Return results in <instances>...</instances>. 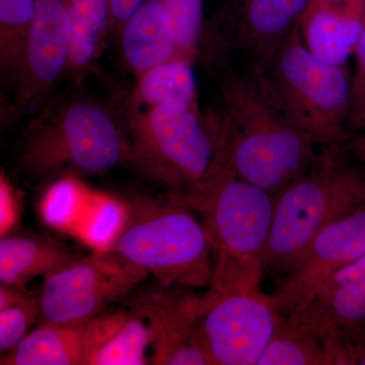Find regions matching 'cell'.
<instances>
[{
	"label": "cell",
	"mask_w": 365,
	"mask_h": 365,
	"mask_svg": "<svg viewBox=\"0 0 365 365\" xmlns=\"http://www.w3.org/2000/svg\"><path fill=\"white\" fill-rule=\"evenodd\" d=\"M220 57L216 102L201 114L215 165L277 195L311 170L319 146L281 111L255 67L234 68Z\"/></svg>",
	"instance_id": "cell-1"
},
{
	"label": "cell",
	"mask_w": 365,
	"mask_h": 365,
	"mask_svg": "<svg viewBox=\"0 0 365 365\" xmlns=\"http://www.w3.org/2000/svg\"><path fill=\"white\" fill-rule=\"evenodd\" d=\"M170 199L203 216L215 252L209 294L260 287L266 272L273 195L215 165L196 188Z\"/></svg>",
	"instance_id": "cell-2"
},
{
	"label": "cell",
	"mask_w": 365,
	"mask_h": 365,
	"mask_svg": "<svg viewBox=\"0 0 365 365\" xmlns=\"http://www.w3.org/2000/svg\"><path fill=\"white\" fill-rule=\"evenodd\" d=\"M321 148L311 170L274 196L265 266L282 278L321 230L365 206L364 165L344 143Z\"/></svg>",
	"instance_id": "cell-3"
},
{
	"label": "cell",
	"mask_w": 365,
	"mask_h": 365,
	"mask_svg": "<svg viewBox=\"0 0 365 365\" xmlns=\"http://www.w3.org/2000/svg\"><path fill=\"white\" fill-rule=\"evenodd\" d=\"M129 138L116 117L86 98L46 102L21 136V165L37 177L104 174L129 162Z\"/></svg>",
	"instance_id": "cell-4"
},
{
	"label": "cell",
	"mask_w": 365,
	"mask_h": 365,
	"mask_svg": "<svg viewBox=\"0 0 365 365\" xmlns=\"http://www.w3.org/2000/svg\"><path fill=\"white\" fill-rule=\"evenodd\" d=\"M255 68L281 111L319 148L345 143L352 135L347 69L316 58L304 43L302 24Z\"/></svg>",
	"instance_id": "cell-5"
},
{
	"label": "cell",
	"mask_w": 365,
	"mask_h": 365,
	"mask_svg": "<svg viewBox=\"0 0 365 365\" xmlns=\"http://www.w3.org/2000/svg\"><path fill=\"white\" fill-rule=\"evenodd\" d=\"M130 216L113 252L165 287L209 288L215 252L204 225L170 199L129 201Z\"/></svg>",
	"instance_id": "cell-6"
},
{
	"label": "cell",
	"mask_w": 365,
	"mask_h": 365,
	"mask_svg": "<svg viewBox=\"0 0 365 365\" xmlns=\"http://www.w3.org/2000/svg\"><path fill=\"white\" fill-rule=\"evenodd\" d=\"M127 116L129 163L170 189V195L188 193L209 176L215 165V148L201 115L165 105L129 107Z\"/></svg>",
	"instance_id": "cell-7"
},
{
	"label": "cell",
	"mask_w": 365,
	"mask_h": 365,
	"mask_svg": "<svg viewBox=\"0 0 365 365\" xmlns=\"http://www.w3.org/2000/svg\"><path fill=\"white\" fill-rule=\"evenodd\" d=\"M201 339L211 365H258L279 311L261 287L199 294Z\"/></svg>",
	"instance_id": "cell-8"
},
{
	"label": "cell",
	"mask_w": 365,
	"mask_h": 365,
	"mask_svg": "<svg viewBox=\"0 0 365 365\" xmlns=\"http://www.w3.org/2000/svg\"><path fill=\"white\" fill-rule=\"evenodd\" d=\"M148 274L115 252H93L45 277L40 319L73 323L93 318L126 297Z\"/></svg>",
	"instance_id": "cell-9"
},
{
	"label": "cell",
	"mask_w": 365,
	"mask_h": 365,
	"mask_svg": "<svg viewBox=\"0 0 365 365\" xmlns=\"http://www.w3.org/2000/svg\"><path fill=\"white\" fill-rule=\"evenodd\" d=\"M72 28L69 0H36L23 64L16 79L14 116L39 111L68 72Z\"/></svg>",
	"instance_id": "cell-10"
},
{
	"label": "cell",
	"mask_w": 365,
	"mask_h": 365,
	"mask_svg": "<svg viewBox=\"0 0 365 365\" xmlns=\"http://www.w3.org/2000/svg\"><path fill=\"white\" fill-rule=\"evenodd\" d=\"M365 255V206L319 232L271 295L281 314L309 304L324 281Z\"/></svg>",
	"instance_id": "cell-11"
},
{
	"label": "cell",
	"mask_w": 365,
	"mask_h": 365,
	"mask_svg": "<svg viewBox=\"0 0 365 365\" xmlns=\"http://www.w3.org/2000/svg\"><path fill=\"white\" fill-rule=\"evenodd\" d=\"M160 285L136 295L130 306L150 326L151 364L211 365L201 339L199 294Z\"/></svg>",
	"instance_id": "cell-12"
},
{
	"label": "cell",
	"mask_w": 365,
	"mask_h": 365,
	"mask_svg": "<svg viewBox=\"0 0 365 365\" xmlns=\"http://www.w3.org/2000/svg\"><path fill=\"white\" fill-rule=\"evenodd\" d=\"M129 314L116 309L83 322H44L14 349L4 353L0 364L88 365L91 355L111 339Z\"/></svg>",
	"instance_id": "cell-13"
},
{
	"label": "cell",
	"mask_w": 365,
	"mask_h": 365,
	"mask_svg": "<svg viewBox=\"0 0 365 365\" xmlns=\"http://www.w3.org/2000/svg\"><path fill=\"white\" fill-rule=\"evenodd\" d=\"M316 0H228L227 45L259 67L302 24Z\"/></svg>",
	"instance_id": "cell-14"
},
{
	"label": "cell",
	"mask_w": 365,
	"mask_h": 365,
	"mask_svg": "<svg viewBox=\"0 0 365 365\" xmlns=\"http://www.w3.org/2000/svg\"><path fill=\"white\" fill-rule=\"evenodd\" d=\"M364 23L365 0H316L302 21V37L316 58L346 67Z\"/></svg>",
	"instance_id": "cell-15"
},
{
	"label": "cell",
	"mask_w": 365,
	"mask_h": 365,
	"mask_svg": "<svg viewBox=\"0 0 365 365\" xmlns=\"http://www.w3.org/2000/svg\"><path fill=\"white\" fill-rule=\"evenodd\" d=\"M290 314L324 331L365 329V255L329 276L306 307Z\"/></svg>",
	"instance_id": "cell-16"
},
{
	"label": "cell",
	"mask_w": 365,
	"mask_h": 365,
	"mask_svg": "<svg viewBox=\"0 0 365 365\" xmlns=\"http://www.w3.org/2000/svg\"><path fill=\"white\" fill-rule=\"evenodd\" d=\"M120 35L125 62L136 76L179 56L176 35L163 0H143Z\"/></svg>",
	"instance_id": "cell-17"
},
{
	"label": "cell",
	"mask_w": 365,
	"mask_h": 365,
	"mask_svg": "<svg viewBox=\"0 0 365 365\" xmlns=\"http://www.w3.org/2000/svg\"><path fill=\"white\" fill-rule=\"evenodd\" d=\"M79 257L50 237L4 235L0 240V282L26 287L33 278L47 277Z\"/></svg>",
	"instance_id": "cell-18"
},
{
	"label": "cell",
	"mask_w": 365,
	"mask_h": 365,
	"mask_svg": "<svg viewBox=\"0 0 365 365\" xmlns=\"http://www.w3.org/2000/svg\"><path fill=\"white\" fill-rule=\"evenodd\" d=\"M193 64L186 57L176 56L139 74L129 107L150 109L175 105L201 115Z\"/></svg>",
	"instance_id": "cell-19"
},
{
	"label": "cell",
	"mask_w": 365,
	"mask_h": 365,
	"mask_svg": "<svg viewBox=\"0 0 365 365\" xmlns=\"http://www.w3.org/2000/svg\"><path fill=\"white\" fill-rule=\"evenodd\" d=\"M258 365H328L326 331L295 314H280Z\"/></svg>",
	"instance_id": "cell-20"
},
{
	"label": "cell",
	"mask_w": 365,
	"mask_h": 365,
	"mask_svg": "<svg viewBox=\"0 0 365 365\" xmlns=\"http://www.w3.org/2000/svg\"><path fill=\"white\" fill-rule=\"evenodd\" d=\"M130 216L128 200L95 190L72 237L93 252H113Z\"/></svg>",
	"instance_id": "cell-21"
},
{
	"label": "cell",
	"mask_w": 365,
	"mask_h": 365,
	"mask_svg": "<svg viewBox=\"0 0 365 365\" xmlns=\"http://www.w3.org/2000/svg\"><path fill=\"white\" fill-rule=\"evenodd\" d=\"M95 189L74 175H63L52 182L38 204V215L48 227L74 235L85 216Z\"/></svg>",
	"instance_id": "cell-22"
},
{
	"label": "cell",
	"mask_w": 365,
	"mask_h": 365,
	"mask_svg": "<svg viewBox=\"0 0 365 365\" xmlns=\"http://www.w3.org/2000/svg\"><path fill=\"white\" fill-rule=\"evenodd\" d=\"M74 58L91 61L102 55L111 32L109 0H69Z\"/></svg>",
	"instance_id": "cell-23"
},
{
	"label": "cell",
	"mask_w": 365,
	"mask_h": 365,
	"mask_svg": "<svg viewBox=\"0 0 365 365\" xmlns=\"http://www.w3.org/2000/svg\"><path fill=\"white\" fill-rule=\"evenodd\" d=\"M36 0H0V66L16 81L23 64Z\"/></svg>",
	"instance_id": "cell-24"
},
{
	"label": "cell",
	"mask_w": 365,
	"mask_h": 365,
	"mask_svg": "<svg viewBox=\"0 0 365 365\" xmlns=\"http://www.w3.org/2000/svg\"><path fill=\"white\" fill-rule=\"evenodd\" d=\"M148 322L130 311L114 336L88 359V365L148 364L146 350L151 346Z\"/></svg>",
	"instance_id": "cell-25"
},
{
	"label": "cell",
	"mask_w": 365,
	"mask_h": 365,
	"mask_svg": "<svg viewBox=\"0 0 365 365\" xmlns=\"http://www.w3.org/2000/svg\"><path fill=\"white\" fill-rule=\"evenodd\" d=\"M176 35L178 55L195 62L204 30V0H163Z\"/></svg>",
	"instance_id": "cell-26"
},
{
	"label": "cell",
	"mask_w": 365,
	"mask_h": 365,
	"mask_svg": "<svg viewBox=\"0 0 365 365\" xmlns=\"http://www.w3.org/2000/svg\"><path fill=\"white\" fill-rule=\"evenodd\" d=\"M39 297H30L18 306L0 312V351L14 349L28 334L30 327L40 319Z\"/></svg>",
	"instance_id": "cell-27"
},
{
	"label": "cell",
	"mask_w": 365,
	"mask_h": 365,
	"mask_svg": "<svg viewBox=\"0 0 365 365\" xmlns=\"http://www.w3.org/2000/svg\"><path fill=\"white\" fill-rule=\"evenodd\" d=\"M328 365H365V329L326 330Z\"/></svg>",
	"instance_id": "cell-28"
},
{
	"label": "cell",
	"mask_w": 365,
	"mask_h": 365,
	"mask_svg": "<svg viewBox=\"0 0 365 365\" xmlns=\"http://www.w3.org/2000/svg\"><path fill=\"white\" fill-rule=\"evenodd\" d=\"M21 197L13 182L4 174L0 175V235L13 234L21 220Z\"/></svg>",
	"instance_id": "cell-29"
},
{
	"label": "cell",
	"mask_w": 365,
	"mask_h": 365,
	"mask_svg": "<svg viewBox=\"0 0 365 365\" xmlns=\"http://www.w3.org/2000/svg\"><path fill=\"white\" fill-rule=\"evenodd\" d=\"M357 60V72L352 83V104L350 118L354 114H362L365 108V23L364 31L355 49ZM349 118V119H350Z\"/></svg>",
	"instance_id": "cell-30"
},
{
	"label": "cell",
	"mask_w": 365,
	"mask_h": 365,
	"mask_svg": "<svg viewBox=\"0 0 365 365\" xmlns=\"http://www.w3.org/2000/svg\"><path fill=\"white\" fill-rule=\"evenodd\" d=\"M143 2V0H109L111 32L120 33L122 26Z\"/></svg>",
	"instance_id": "cell-31"
},
{
	"label": "cell",
	"mask_w": 365,
	"mask_h": 365,
	"mask_svg": "<svg viewBox=\"0 0 365 365\" xmlns=\"http://www.w3.org/2000/svg\"><path fill=\"white\" fill-rule=\"evenodd\" d=\"M30 297H32V294H30L26 287L1 283L0 285V312L18 306Z\"/></svg>",
	"instance_id": "cell-32"
},
{
	"label": "cell",
	"mask_w": 365,
	"mask_h": 365,
	"mask_svg": "<svg viewBox=\"0 0 365 365\" xmlns=\"http://www.w3.org/2000/svg\"><path fill=\"white\" fill-rule=\"evenodd\" d=\"M344 144L355 158L365 163V135L355 136L352 134Z\"/></svg>",
	"instance_id": "cell-33"
},
{
	"label": "cell",
	"mask_w": 365,
	"mask_h": 365,
	"mask_svg": "<svg viewBox=\"0 0 365 365\" xmlns=\"http://www.w3.org/2000/svg\"><path fill=\"white\" fill-rule=\"evenodd\" d=\"M362 116H364V119H365V108H364V112H362Z\"/></svg>",
	"instance_id": "cell-34"
},
{
	"label": "cell",
	"mask_w": 365,
	"mask_h": 365,
	"mask_svg": "<svg viewBox=\"0 0 365 365\" xmlns=\"http://www.w3.org/2000/svg\"><path fill=\"white\" fill-rule=\"evenodd\" d=\"M318 1H323V0H318Z\"/></svg>",
	"instance_id": "cell-35"
}]
</instances>
